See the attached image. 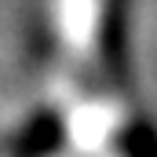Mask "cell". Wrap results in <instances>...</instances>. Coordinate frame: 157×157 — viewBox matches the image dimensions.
<instances>
[{"mask_svg":"<svg viewBox=\"0 0 157 157\" xmlns=\"http://www.w3.org/2000/svg\"><path fill=\"white\" fill-rule=\"evenodd\" d=\"M62 135H66L62 121L55 113H48V110H40L33 121L22 124V132L11 135L7 150H11V157H48L62 146Z\"/></svg>","mask_w":157,"mask_h":157,"instance_id":"6da1fadb","label":"cell"},{"mask_svg":"<svg viewBox=\"0 0 157 157\" xmlns=\"http://www.w3.org/2000/svg\"><path fill=\"white\" fill-rule=\"evenodd\" d=\"M121 154L124 157H157V128L150 121H135L121 132Z\"/></svg>","mask_w":157,"mask_h":157,"instance_id":"7a4b0ae2","label":"cell"}]
</instances>
